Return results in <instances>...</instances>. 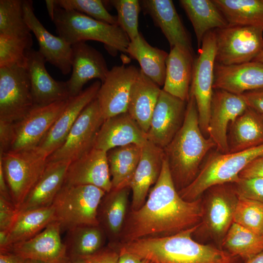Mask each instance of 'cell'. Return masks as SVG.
Here are the masks:
<instances>
[{
	"label": "cell",
	"mask_w": 263,
	"mask_h": 263,
	"mask_svg": "<svg viewBox=\"0 0 263 263\" xmlns=\"http://www.w3.org/2000/svg\"><path fill=\"white\" fill-rule=\"evenodd\" d=\"M141 149L138 145L130 144L107 152L112 189L129 187L140 160Z\"/></svg>",
	"instance_id": "836d02e7"
},
{
	"label": "cell",
	"mask_w": 263,
	"mask_h": 263,
	"mask_svg": "<svg viewBox=\"0 0 263 263\" xmlns=\"http://www.w3.org/2000/svg\"><path fill=\"white\" fill-rule=\"evenodd\" d=\"M194 59L193 54L179 46L170 48L166 61V76L163 90L188 102Z\"/></svg>",
	"instance_id": "4316f807"
},
{
	"label": "cell",
	"mask_w": 263,
	"mask_h": 263,
	"mask_svg": "<svg viewBox=\"0 0 263 263\" xmlns=\"http://www.w3.org/2000/svg\"><path fill=\"white\" fill-rule=\"evenodd\" d=\"M45 2L49 16L52 20L54 18L55 9L56 8L55 0H46Z\"/></svg>",
	"instance_id": "db71d44e"
},
{
	"label": "cell",
	"mask_w": 263,
	"mask_h": 263,
	"mask_svg": "<svg viewBox=\"0 0 263 263\" xmlns=\"http://www.w3.org/2000/svg\"><path fill=\"white\" fill-rule=\"evenodd\" d=\"M126 53L137 60L148 77L158 86L164 85L167 52L150 45L140 33L137 38L130 40Z\"/></svg>",
	"instance_id": "d6a6232c"
},
{
	"label": "cell",
	"mask_w": 263,
	"mask_h": 263,
	"mask_svg": "<svg viewBox=\"0 0 263 263\" xmlns=\"http://www.w3.org/2000/svg\"><path fill=\"white\" fill-rule=\"evenodd\" d=\"M71 263H87L85 258H80L71 261Z\"/></svg>",
	"instance_id": "6f0895ef"
},
{
	"label": "cell",
	"mask_w": 263,
	"mask_h": 263,
	"mask_svg": "<svg viewBox=\"0 0 263 263\" xmlns=\"http://www.w3.org/2000/svg\"><path fill=\"white\" fill-rule=\"evenodd\" d=\"M71 47L72 73L66 81L70 97L79 94L83 86L92 79H98L102 83L109 71L104 56L94 48L84 41Z\"/></svg>",
	"instance_id": "ac0fdd59"
},
{
	"label": "cell",
	"mask_w": 263,
	"mask_h": 263,
	"mask_svg": "<svg viewBox=\"0 0 263 263\" xmlns=\"http://www.w3.org/2000/svg\"><path fill=\"white\" fill-rule=\"evenodd\" d=\"M235 184L238 196L263 203V177L240 178Z\"/></svg>",
	"instance_id": "ee69618b"
},
{
	"label": "cell",
	"mask_w": 263,
	"mask_h": 263,
	"mask_svg": "<svg viewBox=\"0 0 263 263\" xmlns=\"http://www.w3.org/2000/svg\"><path fill=\"white\" fill-rule=\"evenodd\" d=\"M242 95L248 107L263 115V88L246 92Z\"/></svg>",
	"instance_id": "7dc6e473"
},
{
	"label": "cell",
	"mask_w": 263,
	"mask_h": 263,
	"mask_svg": "<svg viewBox=\"0 0 263 263\" xmlns=\"http://www.w3.org/2000/svg\"><path fill=\"white\" fill-rule=\"evenodd\" d=\"M215 31L217 63L230 65L250 62L263 50V29L229 24Z\"/></svg>",
	"instance_id": "9c48e42d"
},
{
	"label": "cell",
	"mask_w": 263,
	"mask_h": 263,
	"mask_svg": "<svg viewBox=\"0 0 263 263\" xmlns=\"http://www.w3.org/2000/svg\"><path fill=\"white\" fill-rule=\"evenodd\" d=\"M179 2L192 23L199 49L206 33L229 25L212 0H180Z\"/></svg>",
	"instance_id": "1f68e13d"
},
{
	"label": "cell",
	"mask_w": 263,
	"mask_h": 263,
	"mask_svg": "<svg viewBox=\"0 0 263 263\" xmlns=\"http://www.w3.org/2000/svg\"><path fill=\"white\" fill-rule=\"evenodd\" d=\"M263 154V144L233 153H222L217 150L207 157L194 179L178 191V193L184 200L193 201L211 187L236 183L240 179L239 174L244 169Z\"/></svg>",
	"instance_id": "5b68a950"
},
{
	"label": "cell",
	"mask_w": 263,
	"mask_h": 263,
	"mask_svg": "<svg viewBox=\"0 0 263 263\" xmlns=\"http://www.w3.org/2000/svg\"><path fill=\"white\" fill-rule=\"evenodd\" d=\"M32 37L20 38L0 34V68L14 66L26 68V53L32 48Z\"/></svg>",
	"instance_id": "ab89813d"
},
{
	"label": "cell",
	"mask_w": 263,
	"mask_h": 263,
	"mask_svg": "<svg viewBox=\"0 0 263 263\" xmlns=\"http://www.w3.org/2000/svg\"><path fill=\"white\" fill-rule=\"evenodd\" d=\"M187 102L161 90L151 117L147 139L164 149L181 128Z\"/></svg>",
	"instance_id": "9a60e30c"
},
{
	"label": "cell",
	"mask_w": 263,
	"mask_h": 263,
	"mask_svg": "<svg viewBox=\"0 0 263 263\" xmlns=\"http://www.w3.org/2000/svg\"><path fill=\"white\" fill-rule=\"evenodd\" d=\"M69 164L47 162L43 174L18 209V212L51 206L64 184Z\"/></svg>",
	"instance_id": "83f0119b"
},
{
	"label": "cell",
	"mask_w": 263,
	"mask_h": 263,
	"mask_svg": "<svg viewBox=\"0 0 263 263\" xmlns=\"http://www.w3.org/2000/svg\"><path fill=\"white\" fill-rule=\"evenodd\" d=\"M18 214L14 204L0 196V231H9Z\"/></svg>",
	"instance_id": "f6af8a7d"
},
{
	"label": "cell",
	"mask_w": 263,
	"mask_h": 263,
	"mask_svg": "<svg viewBox=\"0 0 263 263\" xmlns=\"http://www.w3.org/2000/svg\"><path fill=\"white\" fill-rule=\"evenodd\" d=\"M23 10V0H0V34L20 38L31 36Z\"/></svg>",
	"instance_id": "f35d334b"
},
{
	"label": "cell",
	"mask_w": 263,
	"mask_h": 263,
	"mask_svg": "<svg viewBox=\"0 0 263 263\" xmlns=\"http://www.w3.org/2000/svg\"><path fill=\"white\" fill-rule=\"evenodd\" d=\"M161 90L139 69L131 88L127 112L146 133Z\"/></svg>",
	"instance_id": "f1b7e54d"
},
{
	"label": "cell",
	"mask_w": 263,
	"mask_h": 263,
	"mask_svg": "<svg viewBox=\"0 0 263 263\" xmlns=\"http://www.w3.org/2000/svg\"><path fill=\"white\" fill-rule=\"evenodd\" d=\"M106 193L93 185L63 184L52 204L61 230L80 225H99L97 210Z\"/></svg>",
	"instance_id": "8992f818"
},
{
	"label": "cell",
	"mask_w": 263,
	"mask_h": 263,
	"mask_svg": "<svg viewBox=\"0 0 263 263\" xmlns=\"http://www.w3.org/2000/svg\"><path fill=\"white\" fill-rule=\"evenodd\" d=\"M115 246L118 248L119 253V257L117 263H154L149 260L129 253L116 245Z\"/></svg>",
	"instance_id": "f907efd6"
},
{
	"label": "cell",
	"mask_w": 263,
	"mask_h": 263,
	"mask_svg": "<svg viewBox=\"0 0 263 263\" xmlns=\"http://www.w3.org/2000/svg\"><path fill=\"white\" fill-rule=\"evenodd\" d=\"M248 108L242 95L214 89L212 97L208 135L216 145L217 150L229 153L227 129Z\"/></svg>",
	"instance_id": "5bb4252c"
},
{
	"label": "cell",
	"mask_w": 263,
	"mask_h": 263,
	"mask_svg": "<svg viewBox=\"0 0 263 263\" xmlns=\"http://www.w3.org/2000/svg\"><path fill=\"white\" fill-rule=\"evenodd\" d=\"M213 88L237 95L263 88V63L251 61L225 65L215 62Z\"/></svg>",
	"instance_id": "7402d4cb"
},
{
	"label": "cell",
	"mask_w": 263,
	"mask_h": 263,
	"mask_svg": "<svg viewBox=\"0 0 263 263\" xmlns=\"http://www.w3.org/2000/svg\"><path fill=\"white\" fill-rule=\"evenodd\" d=\"M240 178L263 177V157L259 156L251 161L240 172Z\"/></svg>",
	"instance_id": "c3c4849f"
},
{
	"label": "cell",
	"mask_w": 263,
	"mask_h": 263,
	"mask_svg": "<svg viewBox=\"0 0 263 263\" xmlns=\"http://www.w3.org/2000/svg\"><path fill=\"white\" fill-rule=\"evenodd\" d=\"M56 220L52 205L18 212L8 231V249L16 244L34 237Z\"/></svg>",
	"instance_id": "e575fe53"
},
{
	"label": "cell",
	"mask_w": 263,
	"mask_h": 263,
	"mask_svg": "<svg viewBox=\"0 0 263 263\" xmlns=\"http://www.w3.org/2000/svg\"><path fill=\"white\" fill-rule=\"evenodd\" d=\"M47 159L36 148L0 154L12 201L17 209L43 174Z\"/></svg>",
	"instance_id": "52a82bcc"
},
{
	"label": "cell",
	"mask_w": 263,
	"mask_h": 263,
	"mask_svg": "<svg viewBox=\"0 0 263 263\" xmlns=\"http://www.w3.org/2000/svg\"><path fill=\"white\" fill-rule=\"evenodd\" d=\"M68 100L45 106H35L23 119L14 123L13 138L9 150L36 148L62 112Z\"/></svg>",
	"instance_id": "7c38bea8"
},
{
	"label": "cell",
	"mask_w": 263,
	"mask_h": 263,
	"mask_svg": "<svg viewBox=\"0 0 263 263\" xmlns=\"http://www.w3.org/2000/svg\"><path fill=\"white\" fill-rule=\"evenodd\" d=\"M216 145L206 138L200 128L197 105L189 94L183 124L163 149L178 191L188 185L197 175L206 154Z\"/></svg>",
	"instance_id": "3957f363"
},
{
	"label": "cell",
	"mask_w": 263,
	"mask_h": 263,
	"mask_svg": "<svg viewBox=\"0 0 263 263\" xmlns=\"http://www.w3.org/2000/svg\"><path fill=\"white\" fill-rule=\"evenodd\" d=\"M164 159L163 149L148 140L142 146L140 160L129 186L132 191V211L145 203L150 187L160 176Z\"/></svg>",
	"instance_id": "603a6c76"
},
{
	"label": "cell",
	"mask_w": 263,
	"mask_h": 263,
	"mask_svg": "<svg viewBox=\"0 0 263 263\" xmlns=\"http://www.w3.org/2000/svg\"><path fill=\"white\" fill-rule=\"evenodd\" d=\"M0 196L12 202L1 163H0Z\"/></svg>",
	"instance_id": "f5cc1de1"
},
{
	"label": "cell",
	"mask_w": 263,
	"mask_h": 263,
	"mask_svg": "<svg viewBox=\"0 0 263 263\" xmlns=\"http://www.w3.org/2000/svg\"><path fill=\"white\" fill-rule=\"evenodd\" d=\"M116 10L118 25L124 31L130 40L137 38L138 31V17L141 9L138 0H112L109 1Z\"/></svg>",
	"instance_id": "b9f144b4"
},
{
	"label": "cell",
	"mask_w": 263,
	"mask_h": 263,
	"mask_svg": "<svg viewBox=\"0 0 263 263\" xmlns=\"http://www.w3.org/2000/svg\"><path fill=\"white\" fill-rule=\"evenodd\" d=\"M200 225L168 236L121 244L119 247L154 263H236L237 257L225 250L192 239Z\"/></svg>",
	"instance_id": "7a4b0ae2"
},
{
	"label": "cell",
	"mask_w": 263,
	"mask_h": 263,
	"mask_svg": "<svg viewBox=\"0 0 263 263\" xmlns=\"http://www.w3.org/2000/svg\"><path fill=\"white\" fill-rule=\"evenodd\" d=\"M105 119L96 98L82 111L62 146L51 154L47 162L70 163L94 148Z\"/></svg>",
	"instance_id": "8fae6325"
},
{
	"label": "cell",
	"mask_w": 263,
	"mask_h": 263,
	"mask_svg": "<svg viewBox=\"0 0 263 263\" xmlns=\"http://www.w3.org/2000/svg\"><path fill=\"white\" fill-rule=\"evenodd\" d=\"M57 7L73 10L95 19L112 25H118L117 17L112 15L100 0H55Z\"/></svg>",
	"instance_id": "7bdbcfd3"
},
{
	"label": "cell",
	"mask_w": 263,
	"mask_h": 263,
	"mask_svg": "<svg viewBox=\"0 0 263 263\" xmlns=\"http://www.w3.org/2000/svg\"><path fill=\"white\" fill-rule=\"evenodd\" d=\"M26 68L14 66L0 68V121L14 124L34 107Z\"/></svg>",
	"instance_id": "30bf717a"
},
{
	"label": "cell",
	"mask_w": 263,
	"mask_h": 263,
	"mask_svg": "<svg viewBox=\"0 0 263 263\" xmlns=\"http://www.w3.org/2000/svg\"><path fill=\"white\" fill-rule=\"evenodd\" d=\"M19 256L11 251L0 252V263H25Z\"/></svg>",
	"instance_id": "816d5d0a"
},
{
	"label": "cell",
	"mask_w": 263,
	"mask_h": 263,
	"mask_svg": "<svg viewBox=\"0 0 263 263\" xmlns=\"http://www.w3.org/2000/svg\"><path fill=\"white\" fill-rule=\"evenodd\" d=\"M207 200L203 217L207 230L214 236L225 237L233 222L238 196L224 185L211 187Z\"/></svg>",
	"instance_id": "d4e9b609"
},
{
	"label": "cell",
	"mask_w": 263,
	"mask_h": 263,
	"mask_svg": "<svg viewBox=\"0 0 263 263\" xmlns=\"http://www.w3.org/2000/svg\"><path fill=\"white\" fill-rule=\"evenodd\" d=\"M14 124L0 121V154L9 150L13 138Z\"/></svg>",
	"instance_id": "681fc988"
},
{
	"label": "cell",
	"mask_w": 263,
	"mask_h": 263,
	"mask_svg": "<svg viewBox=\"0 0 263 263\" xmlns=\"http://www.w3.org/2000/svg\"><path fill=\"white\" fill-rule=\"evenodd\" d=\"M147 140V133L126 112L104 120L94 148L107 152L113 148L130 144L142 147Z\"/></svg>",
	"instance_id": "cb8c5ba5"
},
{
	"label": "cell",
	"mask_w": 263,
	"mask_h": 263,
	"mask_svg": "<svg viewBox=\"0 0 263 263\" xmlns=\"http://www.w3.org/2000/svg\"><path fill=\"white\" fill-rule=\"evenodd\" d=\"M222 244L224 250L246 261L263 251V236L233 222Z\"/></svg>",
	"instance_id": "74e56055"
},
{
	"label": "cell",
	"mask_w": 263,
	"mask_h": 263,
	"mask_svg": "<svg viewBox=\"0 0 263 263\" xmlns=\"http://www.w3.org/2000/svg\"><path fill=\"white\" fill-rule=\"evenodd\" d=\"M244 263H263V251L245 261Z\"/></svg>",
	"instance_id": "11a10c76"
},
{
	"label": "cell",
	"mask_w": 263,
	"mask_h": 263,
	"mask_svg": "<svg viewBox=\"0 0 263 263\" xmlns=\"http://www.w3.org/2000/svg\"><path fill=\"white\" fill-rule=\"evenodd\" d=\"M64 184L93 185L106 192L110 191L112 186L107 152L93 148L71 162Z\"/></svg>",
	"instance_id": "d6986e66"
},
{
	"label": "cell",
	"mask_w": 263,
	"mask_h": 263,
	"mask_svg": "<svg viewBox=\"0 0 263 263\" xmlns=\"http://www.w3.org/2000/svg\"><path fill=\"white\" fill-rule=\"evenodd\" d=\"M26 70L35 106H45L70 98L66 82L54 79L48 73L43 56L33 48L26 53Z\"/></svg>",
	"instance_id": "44dd1931"
},
{
	"label": "cell",
	"mask_w": 263,
	"mask_h": 263,
	"mask_svg": "<svg viewBox=\"0 0 263 263\" xmlns=\"http://www.w3.org/2000/svg\"><path fill=\"white\" fill-rule=\"evenodd\" d=\"M101 82L96 80L78 95L70 97L60 115L36 147L47 158L60 148L84 109L97 95Z\"/></svg>",
	"instance_id": "2e32d148"
},
{
	"label": "cell",
	"mask_w": 263,
	"mask_h": 263,
	"mask_svg": "<svg viewBox=\"0 0 263 263\" xmlns=\"http://www.w3.org/2000/svg\"><path fill=\"white\" fill-rule=\"evenodd\" d=\"M144 12L149 15L168 40L170 48L179 46L193 54L190 37L171 0H143Z\"/></svg>",
	"instance_id": "484cf974"
},
{
	"label": "cell",
	"mask_w": 263,
	"mask_h": 263,
	"mask_svg": "<svg viewBox=\"0 0 263 263\" xmlns=\"http://www.w3.org/2000/svg\"><path fill=\"white\" fill-rule=\"evenodd\" d=\"M23 10L25 20L38 41L39 52L62 74H69L72 70L71 46L46 30L36 16L32 0H23Z\"/></svg>",
	"instance_id": "ffe728a7"
},
{
	"label": "cell",
	"mask_w": 263,
	"mask_h": 263,
	"mask_svg": "<svg viewBox=\"0 0 263 263\" xmlns=\"http://www.w3.org/2000/svg\"><path fill=\"white\" fill-rule=\"evenodd\" d=\"M253 61L263 63V50Z\"/></svg>",
	"instance_id": "9f6ffc18"
},
{
	"label": "cell",
	"mask_w": 263,
	"mask_h": 263,
	"mask_svg": "<svg viewBox=\"0 0 263 263\" xmlns=\"http://www.w3.org/2000/svg\"><path fill=\"white\" fill-rule=\"evenodd\" d=\"M203 215L200 199L187 201L179 195L165 157L160 176L145 203L126 217L121 244L176 234L199 224Z\"/></svg>",
	"instance_id": "6da1fadb"
},
{
	"label": "cell",
	"mask_w": 263,
	"mask_h": 263,
	"mask_svg": "<svg viewBox=\"0 0 263 263\" xmlns=\"http://www.w3.org/2000/svg\"><path fill=\"white\" fill-rule=\"evenodd\" d=\"M25 263H46L40 261L32 260H26Z\"/></svg>",
	"instance_id": "680465c9"
},
{
	"label": "cell",
	"mask_w": 263,
	"mask_h": 263,
	"mask_svg": "<svg viewBox=\"0 0 263 263\" xmlns=\"http://www.w3.org/2000/svg\"><path fill=\"white\" fill-rule=\"evenodd\" d=\"M52 21L59 37L71 46L92 40L103 43L111 54L118 51L126 53L130 39L118 25L110 24L75 11L57 7Z\"/></svg>",
	"instance_id": "277c9868"
},
{
	"label": "cell",
	"mask_w": 263,
	"mask_h": 263,
	"mask_svg": "<svg viewBox=\"0 0 263 263\" xmlns=\"http://www.w3.org/2000/svg\"><path fill=\"white\" fill-rule=\"evenodd\" d=\"M139 71L134 65L124 64L109 70L96 97L105 120L127 112L131 88Z\"/></svg>",
	"instance_id": "4fadbf2b"
},
{
	"label": "cell",
	"mask_w": 263,
	"mask_h": 263,
	"mask_svg": "<svg viewBox=\"0 0 263 263\" xmlns=\"http://www.w3.org/2000/svg\"><path fill=\"white\" fill-rule=\"evenodd\" d=\"M229 153L244 151L263 144V115L247 109L229 126Z\"/></svg>",
	"instance_id": "f546056e"
},
{
	"label": "cell",
	"mask_w": 263,
	"mask_h": 263,
	"mask_svg": "<svg viewBox=\"0 0 263 263\" xmlns=\"http://www.w3.org/2000/svg\"><path fill=\"white\" fill-rule=\"evenodd\" d=\"M130 188L112 189L102 199L97 210L99 225L111 240L119 238L126 219Z\"/></svg>",
	"instance_id": "4dcf8cb0"
},
{
	"label": "cell",
	"mask_w": 263,
	"mask_h": 263,
	"mask_svg": "<svg viewBox=\"0 0 263 263\" xmlns=\"http://www.w3.org/2000/svg\"><path fill=\"white\" fill-rule=\"evenodd\" d=\"M65 242L71 261L85 258L103 247L106 234L99 225H80L67 231Z\"/></svg>",
	"instance_id": "d590c367"
},
{
	"label": "cell",
	"mask_w": 263,
	"mask_h": 263,
	"mask_svg": "<svg viewBox=\"0 0 263 263\" xmlns=\"http://www.w3.org/2000/svg\"><path fill=\"white\" fill-rule=\"evenodd\" d=\"M61 231L59 223L53 221L31 239L12 245L8 251L26 260L46 263H71L66 246L61 239Z\"/></svg>",
	"instance_id": "e0dca14e"
},
{
	"label": "cell",
	"mask_w": 263,
	"mask_h": 263,
	"mask_svg": "<svg viewBox=\"0 0 263 263\" xmlns=\"http://www.w3.org/2000/svg\"><path fill=\"white\" fill-rule=\"evenodd\" d=\"M199 53L194 61L189 94L196 101L200 128L208 135L210 106L213 93L214 68L216 51L215 30L204 37Z\"/></svg>",
	"instance_id": "ba28073f"
},
{
	"label": "cell",
	"mask_w": 263,
	"mask_h": 263,
	"mask_svg": "<svg viewBox=\"0 0 263 263\" xmlns=\"http://www.w3.org/2000/svg\"><path fill=\"white\" fill-rule=\"evenodd\" d=\"M233 223L263 236V203L238 196Z\"/></svg>",
	"instance_id": "60d3db41"
},
{
	"label": "cell",
	"mask_w": 263,
	"mask_h": 263,
	"mask_svg": "<svg viewBox=\"0 0 263 263\" xmlns=\"http://www.w3.org/2000/svg\"><path fill=\"white\" fill-rule=\"evenodd\" d=\"M229 24L263 29V0H212Z\"/></svg>",
	"instance_id": "8d00e7d4"
},
{
	"label": "cell",
	"mask_w": 263,
	"mask_h": 263,
	"mask_svg": "<svg viewBox=\"0 0 263 263\" xmlns=\"http://www.w3.org/2000/svg\"><path fill=\"white\" fill-rule=\"evenodd\" d=\"M119 257L118 248L110 244L108 247L102 248L94 254L85 258L87 263H117Z\"/></svg>",
	"instance_id": "bcb514c9"
},
{
	"label": "cell",
	"mask_w": 263,
	"mask_h": 263,
	"mask_svg": "<svg viewBox=\"0 0 263 263\" xmlns=\"http://www.w3.org/2000/svg\"><path fill=\"white\" fill-rule=\"evenodd\" d=\"M262 156L263 157V154Z\"/></svg>",
	"instance_id": "91938a15"
}]
</instances>
